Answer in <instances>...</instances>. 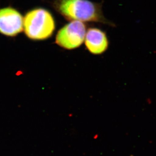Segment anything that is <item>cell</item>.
I'll list each match as a JSON object with an SVG mask.
<instances>
[{"label":"cell","mask_w":156,"mask_h":156,"mask_svg":"<svg viewBox=\"0 0 156 156\" xmlns=\"http://www.w3.org/2000/svg\"><path fill=\"white\" fill-rule=\"evenodd\" d=\"M23 28V18L15 9L5 8L0 9V33L13 37Z\"/></svg>","instance_id":"obj_4"},{"label":"cell","mask_w":156,"mask_h":156,"mask_svg":"<svg viewBox=\"0 0 156 156\" xmlns=\"http://www.w3.org/2000/svg\"><path fill=\"white\" fill-rule=\"evenodd\" d=\"M56 9L69 20L99 22L113 25L105 17L102 5L89 0H58Z\"/></svg>","instance_id":"obj_1"},{"label":"cell","mask_w":156,"mask_h":156,"mask_svg":"<svg viewBox=\"0 0 156 156\" xmlns=\"http://www.w3.org/2000/svg\"><path fill=\"white\" fill-rule=\"evenodd\" d=\"M84 42L88 52L94 55L102 54L109 47V41L106 33L97 28H90L87 30Z\"/></svg>","instance_id":"obj_5"},{"label":"cell","mask_w":156,"mask_h":156,"mask_svg":"<svg viewBox=\"0 0 156 156\" xmlns=\"http://www.w3.org/2000/svg\"><path fill=\"white\" fill-rule=\"evenodd\" d=\"M86 33L85 24L79 21H72L59 30L56 35V44L67 50L76 49L84 42Z\"/></svg>","instance_id":"obj_3"},{"label":"cell","mask_w":156,"mask_h":156,"mask_svg":"<svg viewBox=\"0 0 156 156\" xmlns=\"http://www.w3.org/2000/svg\"><path fill=\"white\" fill-rule=\"evenodd\" d=\"M25 34L32 40H43L49 38L55 28L54 20L50 13L38 8L28 12L23 19Z\"/></svg>","instance_id":"obj_2"}]
</instances>
